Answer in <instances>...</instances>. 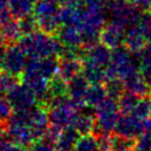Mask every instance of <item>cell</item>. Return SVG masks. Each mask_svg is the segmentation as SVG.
<instances>
[{
  "mask_svg": "<svg viewBox=\"0 0 151 151\" xmlns=\"http://www.w3.org/2000/svg\"><path fill=\"white\" fill-rule=\"evenodd\" d=\"M84 58L83 60L95 63L106 67L110 63L111 60V51L108 46L104 45L103 43H96L94 45L89 46L87 49H84Z\"/></svg>",
  "mask_w": 151,
  "mask_h": 151,
  "instance_id": "8fae6325",
  "label": "cell"
},
{
  "mask_svg": "<svg viewBox=\"0 0 151 151\" xmlns=\"http://www.w3.org/2000/svg\"><path fill=\"white\" fill-rule=\"evenodd\" d=\"M59 0H39L34 4L33 14L37 18L54 16L59 11Z\"/></svg>",
  "mask_w": 151,
  "mask_h": 151,
  "instance_id": "44dd1931",
  "label": "cell"
},
{
  "mask_svg": "<svg viewBox=\"0 0 151 151\" xmlns=\"http://www.w3.org/2000/svg\"><path fill=\"white\" fill-rule=\"evenodd\" d=\"M143 125H145V131L151 132V115L143 120Z\"/></svg>",
  "mask_w": 151,
  "mask_h": 151,
  "instance_id": "bcb514c9",
  "label": "cell"
},
{
  "mask_svg": "<svg viewBox=\"0 0 151 151\" xmlns=\"http://www.w3.org/2000/svg\"><path fill=\"white\" fill-rule=\"evenodd\" d=\"M58 39L65 46H82V34L81 31L74 25H63L58 31Z\"/></svg>",
  "mask_w": 151,
  "mask_h": 151,
  "instance_id": "5bb4252c",
  "label": "cell"
},
{
  "mask_svg": "<svg viewBox=\"0 0 151 151\" xmlns=\"http://www.w3.org/2000/svg\"><path fill=\"white\" fill-rule=\"evenodd\" d=\"M6 52H7V45L0 46V68L4 67V58H6Z\"/></svg>",
  "mask_w": 151,
  "mask_h": 151,
  "instance_id": "f6af8a7d",
  "label": "cell"
},
{
  "mask_svg": "<svg viewBox=\"0 0 151 151\" xmlns=\"http://www.w3.org/2000/svg\"><path fill=\"white\" fill-rule=\"evenodd\" d=\"M139 27H140L141 32L145 35L146 40L149 43H151V11L143 13L141 21L139 23Z\"/></svg>",
  "mask_w": 151,
  "mask_h": 151,
  "instance_id": "d590c367",
  "label": "cell"
},
{
  "mask_svg": "<svg viewBox=\"0 0 151 151\" xmlns=\"http://www.w3.org/2000/svg\"><path fill=\"white\" fill-rule=\"evenodd\" d=\"M107 1H110V0H107Z\"/></svg>",
  "mask_w": 151,
  "mask_h": 151,
  "instance_id": "f5cc1de1",
  "label": "cell"
},
{
  "mask_svg": "<svg viewBox=\"0 0 151 151\" xmlns=\"http://www.w3.org/2000/svg\"><path fill=\"white\" fill-rule=\"evenodd\" d=\"M29 1H30V2H31V4H37V2H38V1H39V0H29Z\"/></svg>",
  "mask_w": 151,
  "mask_h": 151,
  "instance_id": "681fc988",
  "label": "cell"
},
{
  "mask_svg": "<svg viewBox=\"0 0 151 151\" xmlns=\"http://www.w3.org/2000/svg\"><path fill=\"white\" fill-rule=\"evenodd\" d=\"M83 71V60L80 59H60L59 73L63 80L68 81Z\"/></svg>",
  "mask_w": 151,
  "mask_h": 151,
  "instance_id": "9a60e30c",
  "label": "cell"
},
{
  "mask_svg": "<svg viewBox=\"0 0 151 151\" xmlns=\"http://www.w3.org/2000/svg\"><path fill=\"white\" fill-rule=\"evenodd\" d=\"M105 88L107 92V96L115 98V99H119V97L122 96V94L126 91L124 81L119 77H115V78H108L105 83Z\"/></svg>",
  "mask_w": 151,
  "mask_h": 151,
  "instance_id": "4316f807",
  "label": "cell"
},
{
  "mask_svg": "<svg viewBox=\"0 0 151 151\" xmlns=\"http://www.w3.org/2000/svg\"><path fill=\"white\" fill-rule=\"evenodd\" d=\"M21 81L35 94L39 104L44 105L49 99V80L43 77L37 70L25 67L21 74Z\"/></svg>",
  "mask_w": 151,
  "mask_h": 151,
  "instance_id": "3957f363",
  "label": "cell"
},
{
  "mask_svg": "<svg viewBox=\"0 0 151 151\" xmlns=\"http://www.w3.org/2000/svg\"><path fill=\"white\" fill-rule=\"evenodd\" d=\"M139 61V64L151 63V43L143 47L139 54L136 55Z\"/></svg>",
  "mask_w": 151,
  "mask_h": 151,
  "instance_id": "60d3db41",
  "label": "cell"
},
{
  "mask_svg": "<svg viewBox=\"0 0 151 151\" xmlns=\"http://www.w3.org/2000/svg\"><path fill=\"white\" fill-rule=\"evenodd\" d=\"M84 0H59L61 6H68V7H82Z\"/></svg>",
  "mask_w": 151,
  "mask_h": 151,
  "instance_id": "ee69618b",
  "label": "cell"
},
{
  "mask_svg": "<svg viewBox=\"0 0 151 151\" xmlns=\"http://www.w3.org/2000/svg\"><path fill=\"white\" fill-rule=\"evenodd\" d=\"M2 45H7V43H6V41H4L2 34L0 33V46H2Z\"/></svg>",
  "mask_w": 151,
  "mask_h": 151,
  "instance_id": "c3c4849f",
  "label": "cell"
},
{
  "mask_svg": "<svg viewBox=\"0 0 151 151\" xmlns=\"http://www.w3.org/2000/svg\"><path fill=\"white\" fill-rule=\"evenodd\" d=\"M107 0H84L83 6L88 11L98 12V11H106Z\"/></svg>",
  "mask_w": 151,
  "mask_h": 151,
  "instance_id": "8d00e7d4",
  "label": "cell"
},
{
  "mask_svg": "<svg viewBox=\"0 0 151 151\" xmlns=\"http://www.w3.org/2000/svg\"><path fill=\"white\" fill-rule=\"evenodd\" d=\"M0 33L2 34L7 44H14L22 38V31L20 28L19 19L12 18L9 21L0 24Z\"/></svg>",
  "mask_w": 151,
  "mask_h": 151,
  "instance_id": "2e32d148",
  "label": "cell"
},
{
  "mask_svg": "<svg viewBox=\"0 0 151 151\" xmlns=\"http://www.w3.org/2000/svg\"><path fill=\"white\" fill-rule=\"evenodd\" d=\"M107 97V92H106L105 85L103 84H92L89 86L85 95V104L87 106L96 108L101 101Z\"/></svg>",
  "mask_w": 151,
  "mask_h": 151,
  "instance_id": "ffe728a7",
  "label": "cell"
},
{
  "mask_svg": "<svg viewBox=\"0 0 151 151\" xmlns=\"http://www.w3.org/2000/svg\"><path fill=\"white\" fill-rule=\"evenodd\" d=\"M150 108H151V96H150Z\"/></svg>",
  "mask_w": 151,
  "mask_h": 151,
  "instance_id": "816d5d0a",
  "label": "cell"
},
{
  "mask_svg": "<svg viewBox=\"0 0 151 151\" xmlns=\"http://www.w3.org/2000/svg\"><path fill=\"white\" fill-rule=\"evenodd\" d=\"M88 87H89V82L86 80V77L83 74L74 76L67 82V95L80 107V110H82V108L86 105L84 98Z\"/></svg>",
  "mask_w": 151,
  "mask_h": 151,
  "instance_id": "ba28073f",
  "label": "cell"
},
{
  "mask_svg": "<svg viewBox=\"0 0 151 151\" xmlns=\"http://www.w3.org/2000/svg\"><path fill=\"white\" fill-rule=\"evenodd\" d=\"M134 151H151V132L142 134L137 139Z\"/></svg>",
  "mask_w": 151,
  "mask_h": 151,
  "instance_id": "74e56055",
  "label": "cell"
},
{
  "mask_svg": "<svg viewBox=\"0 0 151 151\" xmlns=\"http://www.w3.org/2000/svg\"><path fill=\"white\" fill-rule=\"evenodd\" d=\"M13 110H29L37 106L38 97L24 84H18L7 94Z\"/></svg>",
  "mask_w": 151,
  "mask_h": 151,
  "instance_id": "277c9868",
  "label": "cell"
},
{
  "mask_svg": "<svg viewBox=\"0 0 151 151\" xmlns=\"http://www.w3.org/2000/svg\"><path fill=\"white\" fill-rule=\"evenodd\" d=\"M54 147L55 146L49 143L44 139H41L32 143L27 151H55Z\"/></svg>",
  "mask_w": 151,
  "mask_h": 151,
  "instance_id": "ab89813d",
  "label": "cell"
},
{
  "mask_svg": "<svg viewBox=\"0 0 151 151\" xmlns=\"http://www.w3.org/2000/svg\"><path fill=\"white\" fill-rule=\"evenodd\" d=\"M14 143L16 142L8 130L0 134V151H9Z\"/></svg>",
  "mask_w": 151,
  "mask_h": 151,
  "instance_id": "f35d334b",
  "label": "cell"
},
{
  "mask_svg": "<svg viewBox=\"0 0 151 151\" xmlns=\"http://www.w3.org/2000/svg\"><path fill=\"white\" fill-rule=\"evenodd\" d=\"M18 45L29 59H42L46 56L59 58L63 49V44L59 39L40 30L22 37L18 41Z\"/></svg>",
  "mask_w": 151,
  "mask_h": 151,
  "instance_id": "6da1fadb",
  "label": "cell"
},
{
  "mask_svg": "<svg viewBox=\"0 0 151 151\" xmlns=\"http://www.w3.org/2000/svg\"><path fill=\"white\" fill-rule=\"evenodd\" d=\"M150 11H151V10H150Z\"/></svg>",
  "mask_w": 151,
  "mask_h": 151,
  "instance_id": "db71d44e",
  "label": "cell"
},
{
  "mask_svg": "<svg viewBox=\"0 0 151 151\" xmlns=\"http://www.w3.org/2000/svg\"><path fill=\"white\" fill-rule=\"evenodd\" d=\"M140 72L148 84L151 86V63L140 64Z\"/></svg>",
  "mask_w": 151,
  "mask_h": 151,
  "instance_id": "7bdbcfd3",
  "label": "cell"
},
{
  "mask_svg": "<svg viewBox=\"0 0 151 151\" xmlns=\"http://www.w3.org/2000/svg\"><path fill=\"white\" fill-rule=\"evenodd\" d=\"M19 23H20V28H21L23 35L32 34L39 30L37 18L32 13L29 14V16H25V17L21 18V19H19Z\"/></svg>",
  "mask_w": 151,
  "mask_h": 151,
  "instance_id": "1f68e13d",
  "label": "cell"
},
{
  "mask_svg": "<svg viewBox=\"0 0 151 151\" xmlns=\"http://www.w3.org/2000/svg\"><path fill=\"white\" fill-rule=\"evenodd\" d=\"M95 119H96V116L86 115V114H80V116L77 117V119H76V122H74L73 126L75 127L77 131L82 136L83 134H92L94 126H95Z\"/></svg>",
  "mask_w": 151,
  "mask_h": 151,
  "instance_id": "484cf974",
  "label": "cell"
},
{
  "mask_svg": "<svg viewBox=\"0 0 151 151\" xmlns=\"http://www.w3.org/2000/svg\"><path fill=\"white\" fill-rule=\"evenodd\" d=\"M37 18V17H35ZM38 22V28L40 31L45 32L47 34L54 35L58 33L59 29L61 28V22L58 18V13L54 16H47V17H40L37 18Z\"/></svg>",
  "mask_w": 151,
  "mask_h": 151,
  "instance_id": "603a6c76",
  "label": "cell"
},
{
  "mask_svg": "<svg viewBox=\"0 0 151 151\" xmlns=\"http://www.w3.org/2000/svg\"><path fill=\"white\" fill-rule=\"evenodd\" d=\"M49 113L45 106L39 104V106H35L31 109L29 127L35 141L43 139L46 129L49 128Z\"/></svg>",
  "mask_w": 151,
  "mask_h": 151,
  "instance_id": "52a82bcc",
  "label": "cell"
},
{
  "mask_svg": "<svg viewBox=\"0 0 151 151\" xmlns=\"http://www.w3.org/2000/svg\"><path fill=\"white\" fill-rule=\"evenodd\" d=\"M95 109H96V115L119 111L118 101L117 99H115V98H111V97L107 96L99 105L96 106V108Z\"/></svg>",
  "mask_w": 151,
  "mask_h": 151,
  "instance_id": "d6a6232c",
  "label": "cell"
},
{
  "mask_svg": "<svg viewBox=\"0 0 151 151\" xmlns=\"http://www.w3.org/2000/svg\"><path fill=\"white\" fill-rule=\"evenodd\" d=\"M82 134L77 131L74 126L66 127L62 130L61 136L59 138V141L56 143V149L58 150H67V149H73L75 147L76 142L78 141Z\"/></svg>",
  "mask_w": 151,
  "mask_h": 151,
  "instance_id": "ac0fdd59",
  "label": "cell"
},
{
  "mask_svg": "<svg viewBox=\"0 0 151 151\" xmlns=\"http://www.w3.org/2000/svg\"><path fill=\"white\" fill-rule=\"evenodd\" d=\"M47 113H49V120L51 125H54L64 129L66 127L74 125L77 117L80 116L81 110L80 107L70 97V99L65 104L50 108L47 110Z\"/></svg>",
  "mask_w": 151,
  "mask_h": 151,
  "instance_id": "7a4b0ae2",
  "label": "cell"
},
{
  "mask_svg": "<svg viewBox=\"0 0 151 151\" xmlns=\"http://www.w3.org/2000/svg\"><path fill=\"white\" fill-rule=\"evenodd\" d=\"M8 131L10 132L14 142L18 143V145H21L25 148H29L32 143L35 142L32 131H31L29 126H12V125H9Z\"/></svg>",
  "mask_w": 151,
  "mask_h": 151,
  "instance_id": "e0dca14e",
  "label": "cell"
},
{
  "mask_svg": "<svg viewBox=\"0 0 151 151\" xmlns=\"http://www.w3.org/2000/svg\"><path fill=\"white\" fill-rule=\"evenodd\" d=\"M83 75L89 82V84H104L107 81L106 67L83 60Z\"/></svg>",
  "mask_w": 151,
  "mask_h": 151,
  "instance_id": "4fadbf2b",
  "label": "cell"
},
{
  "mask_svg": "<svg viewBox=\"0 0 151 151\" xmlns=\"http://www.w3.org/2000/svg\"><path fill=\"white\" fill-rule=\"evenodd\" d=\"M58 151H73V150H72V149H67V150H58ZM74 151H75V150H74Z\"/></svg>",
  "mask_w": 151,
  "mask_h": 151,
  "instance_id": "f907efd6",
  "label": "cell"
},
{
  "mask_svg": "<svg viewBox=\"0 0 151 151\" xmlns=\"http://www.w3.org/2000/svg\"><path fill=\"white\" fill-rule=\"evenodd\" d=\"M13 114V107L7 97L0 95V119L4 122H9Z\"/></svg>",
  "mask_w": 151,
  "mask_h": 151,
  "instance_id": "836d02e7",
  "label": "cell"
},
{
  "mask_svg": "<svg viewBox=\"0 0 151 151\" xmlns=\"http://www.w3.org/2000/svg\"><path fill=\"white\" fill-rule=\"evenodd\" d=\"M67 81L63 80L60 75H55L49 80V98L55 96L67 95Z\"/></svg>",
  "mask_w": 151,
  "mask_h": 151,
  "instance_id": "f546056e",
  "label": "cell"
},
{
  "mask_svg": "<svg viewBox=\"0 0 151 151\" xmlns=\"http://www.w3.org/2000/svg\"><path fill=\"white\" fill-rule=\"evenodd\" d=\"M128 1L142 11H150L151 10V0H128Z\"/></svg>",
  "mask_w": 151,
  "mask_h": 151,
  "instance_id": "b9f144b4",
  "label": "cell"
},
{
  "mask_svg": "<svg viewBox=\"0 0 151 151\" xmlns=\"http://www.w3.org/2000/svg\"><path fill=\"white\" fill-rule=\"evenodd\" d=\"M145 132L143 120L137 118L132 114L122 115L119 117L115 128V134L127 137V138H139Z\"/></svg>",
  "mask_w": 151,
  "mask_h": 151,
  "instance_id": "5b68a950",
  "label": "cell"
},
{
  "mask_svg": "<svg viewBox=\"0 0 151 151\" xmlns=\"http://www.w3.org/2000/svg\"><path fill=\"white\" fill-rule=\"evenodd\" d=\"M59 67L60 58L58 56H46V58L39 59L38 71L46 80H51L55 75H58Z\"/></svg>",
  "mask_w": 151,
  "mask_h": 151,
  "instance_id": "d6986e66",
  "label": "cell"
},
{
  "mask_svg": "<svg viewBox=\"0 0 151 151\" xmlns=\"http://www.w3.org/2000/svg\"><path fill=\"white\" fill-rule=\"evenodd\" d=\"M27 55L22 52L17 43L7 46L6 58L4 62V70L14 75H21L27 66Z\"/></svg>",
  "mask_w": 151,
  "mask_h": 151,
  "instance_id": "8992f818",
  "label": "cell"
},
{
  "mask_svg": "<svg viewBox=\"0 0 151 151\" xmlns=\"http://www.w3.org/2000/svg\"><path fill=\"white\" fill-rule=\"evenodd\" d=\"M146 38L141 32L139 24L131 25L125 32L124 46H126L134 55L139 54L141 50L146 46Z\"/></svg>",
  "mask_w": 151,
  "mask_h": 151,
  "instance_id": "7c38bea8",
  "label": "cell"
},
{
  "mask_svg": "<svg viewBox=\"0 0 151 151\" xmlns=\"http://www.w3.org/2000/svg\"><path fill=\"white\" fill-rule=\"evenodd\" d=\"M7 129H8V122H4V120L0 119V134L4 132V131H6Z\"/></svg>",
  "mask_w": 151,
  "mask_h": 151,
  "instance_id": "7dc6e473",
  "label": "cell"
},
{
  "mask_svg": "<svg viewBox=\"0 0 151 151\" xmlns=\"http://www.w3.org/2000/svg\"><path fill=\"white\" fill-rule=\"evenodd\" d=\"M75 151H101L99 150V145H98V139L92 134H83L78 141L76 142Z\"/></svg>",
  "mask_w": 151,
  "mask_h": 151,
  "instance_id": "f1b7e54d",
  "label": "cell"
},
{
  "mask_svg": "<svg viewBox=\"0 0 151 151\" xmlns=\"http://www.w3.org/2000/svg\"><path fill=\"white\" fill-rule=\"evenodd\" d=\"M132 115L137 118L145 120L151 115V108H150V97H141L139 99L138 104L136 105Z\"/></svg>",
  "mask_w": 151,
  "mask_h": 151,
  "instance_id": "4dcf8cb0",
  "label": "cell"
},
{
  "mask_svg": "<svg viewBox=\"0 0 151 151\" xmlns=\"http://www.w3.org/2000/svg\"><path fill=\"white\" fill-rule=\"evenodd\" d=\"M125 32L126 31L124 29L109 22L108 24H106L101 29L99 42L103 43L104 45L108 46L110 50L117 49L119 46H122V44L124 43Z\"/></svg>",
  "mask_w": 151,
  "mask_h": 151,
  "instance_id": "9c48e42d",
  "label": "cell"
},
{
  "mask_svg": "<svg viewBox=\"0 0 151 151\" xmlns=\"http://www.w3.org/2000/svg\"><path fill=\"white\" fill-rule=\"evenodd\" d=\"M62 128H60L58 126H54V125H51L49 126V128L46 129L45 131V134H44V137L43 139L47 141L51 145H53V146H56V143L59 141V138L60 136H61V132H62Z\"/></svg>",
  "mask_w": 151,
  "mask_h": 151,
  "instance_id": "e575fe53",
  "label": "cell"
},
{
  "mask_svg": "<svg viewBox=\"0 0 151 151\" xmlns=\"http://www.w3.org/2000/svg\"><path fill=\"white\" fill-rule=\"evenodd\" d=\"M140 98L141 97H139L138 95H136L134 93H130V92L124 93L122 96L119 97V99H118L119 113H122V115L132 114L134 107L138 104Z\"/></svg>",
  "mask_w": 151,
  "mask_h": 151,
  "instance_id": "cb8c5ba5",
  "label": "cell"
},
{
  "mask_svg": "<svg viewBox=\"0 0 151 151\" xmlns=\"http://www.w3.org/2000/svg\"><path fill=\"white\" fill-rule=\"evenodd\" d=\"M8 4L13 18L21 19L33 12L34 4L29 0H8Z\"/></svg>",
  "mask_w": 151,
  "mask_h": 151,
  "instance_id": "7402d4cb",
  "label": "cell"
},
{
  "mask_svg": "<svg viewBox=\"0 0 151 151\" xmlns=\"http://www.w3.org/2000/svg\"><path fill=\"white\" fill-rule=\"evenodd\" d=\"M111 151H134L137 139L127 138L120 134H111Z\"/></svg>",
  "mask_w": 151,
  "mask_h": 151,
  "instance_id": "d4e9b609",
  "label": "cell"
},
{
  "mask_svg": "<svg viewBox=\"0 0 151 151\" xmlns=\"http://www.w3.org/2000/svg\"><path fill=\"white\" fill-rule=\"evenodd\" d=\"M122 81H124L127 92L134 93L136 95H138L139 97L151 96V86L146 82L140 70L128 75Z\"/></svg>",
  "mask_w": 151,
  "mask_h": 151,
  "instance_id": "30bf717a",
  "label": "cell"
},
{
  "mask_svg": "<svg viewBox=\"0 0 151 151\" xmlns=\"http://www.w3.org/2000/svg\"><path fill=\"white\" fill-rule=\"evenodd\" d=\"M19 84V77L10 72H0V95H7L16 85Z\"/></svg>",
  "mask_w": 151,
  "mask_h": 151,
  "instance_id": "83f0119b",
  "label": "cell"
}]
</instances>
